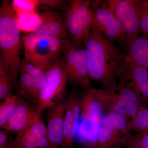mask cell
<instances>
[{
    "mask_svg": "<svg viewBox=\"0 0 148 148\" xmlns=\"http://www.w3.org/2000/svg\"><path fill=\"white\" fill-rule=\"evenodd\" d=\"M140 35L148 34V0H138Z\"/></svg>",
    "mask_w": 148,
    "mask_h": 148,
    "instance_id": "24",
    "label": "cell"
},
{
    "mask_svg": "<svg viewBox=\"0 0 148 148\" xmlns=\"http://www.w3.org/2000/svg\"><path fill=\"white\" fill-rule=\"evenodd\" d=\"M104 110L95 97L94 88L84 90L81 94V114L86 125L85 138L88 148H93L104 116Z\"/></svg>",
    "mask_w": 148,
    "mask_h": 148,
    "instance_id": "9",
    "label": "cell"
},
{
    "mask_svg": "<svg viewBox=\"0 0 148 148\" xmlns=\"http://www.w3.org/2000/svg\"><path fill=\"white\" fill-rule=\"evenodd\" d=\"M14 143L22 148H51L48 137H40L22 130L18 132Z\"/></svg>",
    "mask_w": 148,
    "mask_h": 148,
    "instance_id": "18",
    "label": "cell"
},
{
    "mask_svg": "<svg viewBox=\"0 0 148 148\" xmlns=\"http://www.w3.org/2000/svg\"><path fill=\"white\" fill-rule=\"evenodd\" d=\"M121 148H148V133L132 134Z\"/></svg>",
    "mask_w": 148,
    "mask_h": 148,
    "instance_id": "25",
    "label": "cell"
},
{
    "mask_svg": "<svg viewBox=\"0 0 148 148\" xmlns=\"http://www.w3.org/2000/svg\"><path fill=\"white\" fill-rule=\"evenodd\" d=\"M17 23L21 32L28 34L34 33L41 23L37 11H30L17 14Z\"/></svg>",
    "mask_w": 148,
    "mask_h": 148,
    "instance_id": "20",
    "label": "cell"
},
{
    "mask_svg": "<svg viewBox=\"0 0 148 148\" xmlns=\"http://www.w3.org/2000/svg\"><path fill=\"white\" fill-rule=\"evenodd\" d=\"M20 96L13 95L0 104V127L2 128L9 119L18 103Z\"/></svg>",
    "mask_w": 148,
    "mask_h": 148,
    "instance_id": "23",
    "label": "cell"
},
{
    "mask_svg": "<svg viewBox=\"0 0 148 148\" xmlns=\"http://www.w3.org/2000/svg\"><path fill=\"white\" fill-rule=\"evenodd\" d=\"M127 126L132 132L148 133V107H140L135 116L127 122Z\"/></svg>",
    "mask_w": 148,
    "mask_h": 148,
    "instance_id": "22",
    "label": "cell"
},
{
    "mask_svg": "<svg viewBox=\"0 0 148 148\" xmlns=\"http://www.w3.org/2000/svg\"><path fill=\"white\" fill-rule=\"evenodd\" d=\"M116 44L92 26L85 41L90 79L100 83L101 88L107 91L116 90L127 56Z\"/></svg>",
    "mask_w": 148,
    "mask_h": 148,
    "instance_id": "1",
    "label": "cell"
},
{
    "mask_svg": "<svg viewBox=\"0 0 148 148\" xmlns=\"http://www.w3.org/2000/svg\"><path fill=\"white\" fill-rule=\"evenodd\" d=\"M128 85L138 96L141 107H148V69L135 65L126 57L117 87Z\"/></svg>",
    "mask_w": 148,
    "mask_h": 148,
    "instance_id": "11",
    "label": "cell"
},
{
    "mask_svg": "<svg viewBox=\"0 0 148 148\" xmlns=\"http://www.w3.org/2000/svg\"><path fill=\"white\" fill-rule=\"evenodd\" d=\"M127 120L121 115L108 113L104 116L93 148H121L132 133Z\"/></svg>",
    "mask_w": 148,
    "mask_h": 148,
    "instance_id": "8",
    "label": "cell"
},
{
    "mask_svg": "<svg viewBox=\"0 0 148 148\" xmlns=\"http://www.w3.org/2000/svg\"><path fill=\"white\" fill-rule=\"evenodd\" d=\"M17 14L8 0L2 1L0 8V49L7 66L17 81L21 59L22 39Z\"/></svg>",
    "mask_w": 148,
    "mask_h": 148,
    "instance_id": "2",
    "label": "cell"
},
{
    "mask_svg": "<svg viewBox=\"0 0 148 148\" xmlns=\"http://www.w3.org/2000/svg\"><path fill=\"white\" fill-rule=\"evenodd\" d=\"M10 140L5 131L0 130V148H6L7 147Z\"/></svg>",
    "mask_w": 148,
    "mask_h": 148,
    "instance_id": "26",
    "label": "cell"
},
{
    "mask_svg": "<svg viewBox=\"0 0 148 148\" xmlns=\"http://www.w3.org/2000/svg\"><path fill=\"white\" fill-rule=\"evenodd\" d=\"M68 72L64 56H58L48 69L36 108L39 116L43 111L59 103L66 94Z\"/></svg>",
    "mask_w": 148,
    "mask_h": 148,
    "instance_id": "4",
    "label": "cell"
},
{
    "mask_svg": "<svg viewBox=\"0 0 148 148\" xmlns=\"http://www.w3.org/2000/svg\"><path fill=\"white\" fill-rule=\"evenodd\" d=\"M38 12L41 23L34 33L48 35L61 40L68 38L66 20L61 14L52 10Z\"/></svg>",
    "mask_w": 148,
    "mask_h": 148,
    "instance_id": "14",
    "label": "cell"
},
{
    "mask_svg": "<svg viewBox=\"0 0 148 148\" xmlns=\"http://www.w3.org/2000/svg\"><path fill=\"white\" fill-rule=\"evenodd\" d=\"M65 116V99L49 109L47 128L51 148H64Z\"/></svg>",
    "mask_w": 148,
    "mask_h": 148,
    "instance_id": "13",
    "label": "cell"
},
{
    "mask_svg": "<svg viewBox=\"0 0 148 148\" xmlns=\"http://www.w3.org/2000/svg\"><path fill=\"white\" fill-rule=\"evenodd\" d=\"M18 91L19 95L29 101L36 103L39 95L36 91L34 82L32 77L23 71H19Z\"/></svg>",
    "mask_w": 148,
    "mask_h": 148,
    "instance_id": "19",
    "label": "cell"
},
{
    "mask_svg": "<svg viewBox=\"0 0 148 148\" xmlns=\"http://www.w3.org/2000/svg\"><path fill=\"white\" fill-rule=\"evenodd\" d=\"M6 148H22L21 147H19V146L17 145L16 144L14 143V141L12 140H10V143H9L8 146H7Z\"/></svg>",
    "mask_w": 148,
    "mask_h": 148,
    "instance_id": "27",
    "label": "cell"
},
{
    "mask_svg": "<svg viewBox=\"0 0 148 148\" xmlns=\"http://www.w3.org/2000/svg\"><path fill=\"white\" fill-rule=\"evenodd\" d=\"M92 26L104 37L117 43L126 54L129 47L121 24L105 0H92Z\"/></svg>",
    "mask_w": 148,
    "mask_h": 148,
    "instance_id": "6",
    "label": "cell"
},
{
    "mask_svg": "<svg viewBox=\"0 0 148 148\" xmlns=\"http://www.w3.org/2000/svg\"><path fill=\"white\" fill-rule=\"evenodd\" d=\"M39 116L36 109L33 108L20 97L12 114L2 128L9 132L18 133Z\"/></svg>",
    "mask_w": 148,
    "mask_h": 148,
    "instance_id": "15",
    "label": "cell"
},
{
    "mask_svg": "<svg viewBox=\"0 0 148 148\" xmlns=\"http://www.w3.org/2000/svg\"><path fill=\"white\" fill-rule=\"evenodd\" d=\"M62 52L66 60L68 82L79 86L84 90L92 88L85 46H76L67 38L64 40Z\"/></svg>",
    "mask_w": 148,
    "mask_h": 148,
    "instance_id": "7",
    "label": "cell"
},
{
    "mask_svg": "<svg viewBox=\"0 0 148 148\" xmlns=\"http://www.w3.org/2000/svg\"><path fill=\"white\" fill-rule=\"evenodd\" d=\"M25 60L38 69L47 71L62 52L64 40L30 33L22 37Z\"/></svg>",
    "mask_w": 148,
    "mask_h": 148,
    "instance_id": "3",
    "label": "cell"
},
{
    "mask_svg": "<svg viewBox=\"0 0 148 148\" xmlns=\"http://www.w3.org/2000/svg\"><path fill=\"white\" fill-rule=\"evenodd\" d=\"M127 57L135 65L148 69V34L139 35L132 42Z\"/></svg>",
    "mask_w": 148,
    "mask_h": 148,
    "instance_id": "16",
    "label": "cell"
},
{
    "mask_svg": "<svg viewBox=\"0 0 148 148\" xmlns=\"http://www.w3.org/2000/svg\"><path fill=\"white\" fill-rule=\"evenodd\" d=\"M121 24L129 47L140 35L138 0H105Z\"/></svg>",
    "mask_w": 148,
    "mask_h": 148,
    "instance_id": "10",
    "label": "cell"
},
{
    "mask_svg": "<svg viewBox=\"0 0 148 148\" xmlns=\"http://www.w3.org/2000/svg\"><path fill=\"white\" fill-rule=\"evenodd\" d=\"M65 18L68 37L77 47H84L92 24L91 2L89 0H71L66 6Z\"/></svg>",
    "mask_w": 148,
    "mask_h": 148,
    "instance_id": "5",
    "label": "cell"
},
{
    "mask_svg": "<svg viewBox=\"0 0 148 148\" xmlns=\"http://www.w3.org/2000/svg\"><path fill=\"white\" fill-rule=\"evenodd\" d=\"M81 94L73 92L65 98L64 148H72L76 137L81 114Z\"/></svg>",
    "mask_w": 148,
    "mask_h": 148,
    "instance_id": "12",
    "label": "cell"
},
{
    "mask_svg": "<svg viewBox=\"0 0 148 148\" xmlns=\"http://www.w3.org/2000/svg\"><path fill=\"white\" fill-rule=\"evenodd\" d=\"M16 81L0 55V100L3 101L14 94L13 90Z\"/></svg>",
    "mask_w": 148,
    "mask_h": 148,
    "instance_id": "17",
    "label": "cell"
},
{
    "mask_svg": "<svg viewBox=\"0 0 148 148\" xmlns=\"http://www.w3.org/2000/svg\"><path fill=\"white\" fill-rule=\"evenodd\" d=\"M19 70L26 72L32 77L34 82L36 91L39 96L44 83L47 71L36 68L27 62L24 58L21 59Z\"/></svg>",
    "mask_w": 148,
    "mask_h": 148,
    "instance_id": "21",
    "label": "cell"
}]
</instances>
